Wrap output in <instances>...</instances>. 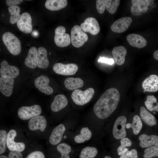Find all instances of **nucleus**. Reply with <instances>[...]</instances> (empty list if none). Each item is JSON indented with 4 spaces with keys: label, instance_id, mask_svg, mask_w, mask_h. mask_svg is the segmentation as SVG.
<instances>
[{
    "label": "nucleus",
    "instance_id": "43",
    "mask_svg": "<svg viewBox=\"0 0 158 158\" xmlns=\"http://www.w3.org/2000/svg\"><path fill=\"white\" fill-rule=\"evenodd\" d=\"M23 1L22 0H6V5L10 6L20 4Z\"/></svg>",
    "mask_w": 158,
    "mask_h": 158
},
{
    "label": "nucleus",
    "instance_id": "10",
    "mask_svg": "<svg viewBox=\"0 0 158 158\" xmlns=\"http://www.w3.org/2000/svg\"><path fill=\"white\" fill-rule=\"evenodd\" d=\"M17 25L19 30L25 34H29L32 32V26L31 16L28 13H23L21 15Z\"/></svg>",
    "mask_w": 158,
    "mask_h": 158
},
{
    "label": "nucleus",
    "instance_id": "32",
    "mask_svg": "<svg viewBox=\"0 0 158 158\" xmlns=\"http://www.w3.org/2000/svg\"><path fill=\"white\" fill-rule=\"evenodd\" d=\"M145 104L147 109L150 111H155L158 112V103L156 98L154 95H148L145 102Z\"/></svg>",
    "mask_w": 158,
    "mask_h": 158
},
{
    "label": "nucleus",
    "instance_id": "25",
    "mask_svg": "<svg viewBox=\"0 0 158 158\" xmlns=\"http://www.w3.org/2000/svg\"><path fill=\"white\" fill-rule=\"evenodd\" d=\"M65 86L70 90H75L82 87L84 85L83 80L79 78L68 77L64 81Z\"/></svg>",
    "mask_w": 158,
    "mask_h": 158
},
{
    "label": "nucleus",
    "instance_id": "17",
    "mask_svg": "<svg viewBox=\"0 0 158 158\" xmlns=\"http://www.w3.org/2000/svg\"><path fill=\"white\" fill-rule=\"evenodd\" d=\"M144 92H155L158 90V76L154 74L150 75L142 83Z\"/></svg>",
    "mask_w": 158,
    "mask_h": 158
},
{
    "label": "nucleus",
    "instance_id": "18",
    "mask_svg": "<svg viewBox=\"0 0 158 158\" xmlns=\"http://www.w3.org/2000/svg\"><path fill=\"white\" fill-rule=\"evenodd\" d=\"M66 130L65 126L60 124L56 126L52 131L49 138V141L51 144L56 145L61 141L63 135Z\"/></svg>",
    "mask_w": 158,
    "mask_h": 158
},
{
    "label": "nucleus",
    "instance_id": "11",
    "mask_svg": "<svg viewBox=\"0 0 158 158\" xmlns=\"http://www.w3.org/2000/svg\"><path fill=\"white\" fill-rule=\"evenodd\" d=\"M49 79L47 76L42 75L37 77L35 80V87L40 92L47 95L51 94L53 90L49 85Z\"/></svg>",
    "mask_w": 158,
    "mask_h": 158
},
{
    "label": "nucleus",
    "instance_id": "13",
    "mask_svg": "<svg viewBox=\"0 0 158 158\" xmlns=\"http://www.w3.org/2000/svg\"><path fill=\"white\" fill-rule=\"evenodd\" d=\"M19 73V70L17 67L9 65L6 61L4 60L1 63V76L15 78L18 76Z\"/></svg>",
    "mask_w": 158,
    "mask_h": 158
},
{
    "label": "nucleus",
    "instance_id": "1",
    "mask_svg": "<svg viewBox=\"0 0 158 158\" xmlns=\"http://www.w3.org/2000/svg\"><path fill=\"white\" fill-rule=\"evenodd\" d=\"M120 97L118 91L110 88L101 95L95 104L93 110L96 116L101 119L109 117L115 110Z\"/></svg>",
    "mask_w": 158,
    "mask_h": 158
},
{
    "label": "nucleus",
    "instance_id": "34",
    "mask_svg": "<svg viewBox=\"0 0 158 158\" xmlns=\"http://www.w3.org/2000/svg\"><path fill=\"white\" fill-rule=\"evenodd\" d=\"M154 0H132V5H136L138 6L142 13L146 12L148 9L147 6L153 3Z\"/></svg>",
    "mask_w": 158,
    "mask_h": 158
},
{
    "label": "nucleus",
    "instance_id": "33",
    "mask_svg": "<svg viewBox=\"0 0 158 158\" xmlns=\"http://www.w3.org/2000/svg\"><path fill=\"white\" fill-rule=\"evenodd\" d=\"M57 151L61 154L60 158H70L69 154L71 150V147L66 143H61L57 147Z\"/></svg>",
    "mask_w": 158,
    "mask_h": 158
},
{
    "label": "nucleus",
    "instance_id": "51",
    "mask_svg": "<svg viewBox=\"0 0 158 158\" xmlns=\"http://www.w3.org/2000/svg\"><path fill=\"white\" fill-rule=\"evenodd\" d=\"M153 113L154 114H155V112H153Z\"/></svg>",
    "mask_w": 158,
    "mask_h": 158
},
{
    "label": "nucleus",
    "instance_id": "8",
    "mask_svg": "<svg viewBox=\"0 0 158 158\" xmlns=\"http://www.w3.org/2000/svg\"><path fill=\"white\" fill-rule=\"evenodd\" d=\"M126 118L124 116L118 117L115 121L113 129V135L116 139L125 138L126 133L125 129Z\"/></svg>",
    "mask_w": 158,
    "mask_h": 158
},
{
    "label": "nucleus",
    "instance_id": "46",
    "mask_svg": "<svg viewBox=\"0 0 158 158\" xmlns=\"http://www.w3.org/2000/svg\"><path fill=\"white\" fill-rule=\"evenodd\" d=\"M131 155L130 151H128L121 155L119 158H131Z\"/></svg>",
    "mask_w": 158,
    "mask_h": 158
},
{
    "label": "nucleus",
    "instance_id": "31",
    "mask_svg": "<svg viewBox=\"0 0 158 158\" xmlns=\"http://www.w3.org/2000/svg\"><path fill=\"white\" fill-rule=\"evenodd\" d=\"M97 153L98 150L95 147H86L81 150L79 158H94Z\"/></svg>",
    "mask_w": 158,
    "mask_h": 158
},
{
    "label": "nucleus",
    "instance_id": "45",
    "mask_svg": "<svg viewBox=\"0 0 158 158\" xmlns=\"http://www.w3.org/2000/svg\"><path fill=\"white\" fill-rule=\"evenodd\" d=\"M117 151L118 155L121 156L128 151V149L126 147L120 145L117 148Z\"/></svg>",
    "mask_w": 158,
    "mask_h": 158
},
{
    "label": "nucleus",
    "instance_id": "39",
    "mask_svg": "<svg viewBox=\"0 0 158 158\" xmlns=\"http://www.w3.org/2000/svg\"><path fill=\"white\" fill-rule=\"evenodd\" d=\"M0 158H23V155L20 152L11 151L9 153L8 157L2 155L0 156Z\"/></svg>",
    "mask_w": 158,
    "mask_h": 158
},
{
    "label": "nucleus",
    "instance_id": "21",
    "mask_svg": "<svg viewBox=\"0 0 158 158\" xmlns=\"http://www.w3.org/2000/svg\"><path fill=\"white\" fill-rule=\"evenodd\" d=\"M127 51L126 48L122 46L116 47L113 48L112 54L117 65L120 66L124 63Z\"/></svg>",
    "mask_w": 158,
    "mask_h": 158
},
{
    "label": "nucleus",
    "instance_id": "3",
    "mask_svg": "<svg viewBox=\"0 0 158 158\" xmlns=\"http://www.w3.org/2000/svg\"><path fill=\"white\" fill-rule=\"evenodd\" d=\"M95 93L94 89L89 87L84 91L80 89L74 90L71 95V98L76 104L82 106L89 102Z\"/></svg>",
    "mask_w": 158,
    "mask_h": 158
},
{
    "label": "nucleus",
    "instance_id": "44",
    "mask_svg": "<svg viewBox=\"0 0 158 158\" xmlns=\"http://www.w3.org/2000/svg\"><path fill=\"white\" fill-rule=\"evenodd\" d=\"M120 142L121 145L125 147H130L132 145L131 142L127 138H124L122 139Z\"/></svg>",
    "mask_w": 158,
    "mask_h": 158
},
{
    "label": "nucleus",
    "instance_id": "49",
    "mask_svg": "<svg viewBox=\"0 0 158 158\" xmlns=\"http://www.w3.org/2000/svg\"><path fill=\"white\" fill-rule=\"evenodd\" d=\"M38 31L36 30H34L31 33V35L32 36L36 38L38 37L39 35L36 34V33Z\"/></svg>",
    "mask_w": 158,
    "mask_h": 158
},
{
    "label": "nucleus",
    "instance_id": "16",
    "mask_svg": "<svg viewBox=\"0 0 158 158\" xmlns=\"http://www.w3.org/2000/svg\"><path fill=\"white\" fill-rule=\"evenodd\" d=\"M47 126V122L45 117L40 115L31 118L30 119L28 126L29 129L34 131L40 130L43 132Z\"/></svg>",
    "mask_w": 158,
    "mask_h": 158
},
{
    "label": "nucleus",
    "instance_id": "26",
    "mask_svg": "<svg viewBox=\"0 0 158 158\" xmlns=\"http://www.w3.org/2000/svg\"><path fill=\"white\" fill-rule=\"evenodd\" d=\"M68 1L66 0H47L45 4V7L51 11H56L66 6Z\"/></svg>",
    "mask_w": 158,
    "mask_h": 158
},
{
    "label": "nucleus",
    "instance_id": "27",
    "mask_svg": "<svg viewBox=\"0 0 158 158\" xmlns=\"http://www.w3.org/2000/svg\"><path fill=\"white\" fill-rule=\"evenodd\" d=\"M140 114L142 120L147 125L152 126L157 124V121L155 117L149 112L144 107H141Z\"/></svg>",
    "mask_w": 158,
    "mask_h": 158
},
{
    "label": "nucleus",
    "instance_id": "48",
    "mask_svg": "<svg viewBox=\"0 0 158 158\" xmlns=\"http://www.w3.org/2000/svg\"><path fill=\"white\" fill-rule=\"evenodd\" d=\"M153 56L155 59L158 60V50L154 52L153 54Z\"/></svg>",
    "mask_w": 158,
    "mask_h": 158
},
{
    "label": "nucleus",
    "instance_id": "7",
    "mask_svg": "<svg viewBox=\"0 0 158 158\" xmlns=\"http://www.w3.org/2000/svg\"><path fill=\"white\" fill-rule=\"evenodd\" d=\"M52 68L57 74L68 75L75 74L78 71V67L77 64L74 63L64 64L57 63L54 64Z\"/></svg>",
    "mask_w": 158,
    "mask_h": 158
},
{
    "label": "nucleus",
    "instance_id": "14",
    "mask_svg": "<svg viewBox=\"0 0 158 158\" xmlns=\"http://www.w3.org/2000/svg\"><path fill=\"white\" fill-rule=\"evenodd\" d=\"M132 22L130 17H124L118 19L111 25V29L113 32L121 33L126 31L129 27Z\"/></svg>",
    "mask_w": 158,
    "mask_h": 158
},
{
    "label": "nucleus",
    "instance_id": "2",
    "mask_svg": "<svg viewBox=\"0 0 158 158\" xmlns=\"http://www.w3.org/2000/svg\"><path fill=\"white\" fill-rule=\"evenodd\" d=\"M2 39L8 51L12 54L17 55L20 52L21 43L19 40L13 34L7 32L2 35Z\"/></svg>",
    "mask_w": 158,
    "mask_h": 158
},
{
    "label": "nucleus",
    "instance_id": "20",
    "mask_svg": "<svg viewBox=\"0 0 158 158\" xmlns=\"http://www.w3.org/2000/svg\"><path fill=\"white\" fill-rule=\"evenodd\" d=\"M68 104V100L65 95H58L55 96L54 100L51 104V109L53 111L57 112L64 108Z\"/></svg>",
    "mask_w": 158,
    "mask_h": 158
},
{
    "label": "nucleus",
    "instance_id": "47",
    "mask_svg": "<svg viewBox=\"0 0 158 158\" xmlns=\"http://www.w3.org/2000/svg\"><path fill=\"white\" fill-rule=\"evenodd\" d=\"M130 151L131 155V158H138L137 152L136 150L133 149Z\"/></svg>",
    "mask_w": 158,
    "mask_h": 158
},
{
    "label": "nucleus",
    "instance_id": "9",
    "mask_svg": "<svg viewBox=\"0 0 158 158\" xmlns=\"http://www.w3.org/2000/svg\"><path fill=\"white\" fill-rule=\"evenodd\" d=\"M17 135L16 131L14 129L10 130L7 135L6 144L9 150L12 152H21L25 149V144L22 142H14V139Z\"/></svg>",
    "mask_w": 158,
    "mask_h": 158
},
{
    "label": "nucleus",
    "instance_id": "28",
    "mask_svg": "<svg viewBox=\"0 0 158 158\" xmlns=\"http://www.w3.org/2000/svg\"><path fill=\"white\" fill-rule=\"evenodd\" d=\"M92 136V133L89 128L84 127L81 129L80 133L75 137L74 140L77 143H82L90 139Z\"/></svg>",
    "mask_w": 158,
    "mask_h": 158
},
{
    "label": "nucleus",
    "instance_id": "35",
    "mask_svg": "<svg viewBox=\"0 0 158 158\" xmlns=\"http://www.w3.org/2000/svg\"><path fill=\"white\" fill-rule=\"evenodd\" d=\"M120 0H106L105 8L108 12L111 14H114L116 11L119 5Z\"/></svg>",
    "mask_w": 158,
    "mask_h": 158
},
{
    "label": "nucleus",
    "instance_id": "30",
    "mask_svg": "<svg viewBox=\"0 0 158 158\" xmlns=\"http://www.w3.org/2000/svg\"><path fill=\"white\" fill-rule=\"evenodd\" d=\"M8 10L11 15L10 23L12 24L17 23L21 16L19 13L20 11V8L17 6H11L8 7Z\"/></svg>",
    "mask_w": 158,
    "mask_h": 158
},
{
    "label": "nucleus",
    "instance_id": "29",
    "mask_svg": "<svg viewBox=\"0 0 158 158\" xmlns=\"http://www.w3.org/2000/svg\"><path fill=\"white\" fill-rule=\"evenodd\" d=\"M142 127V122L140 117L137 115H135L134 116L132 123H128L126 125L127 128H131L132 129L133 132L135 135H137L139 133Z\"/></svg>",
    "mask_w": 158,
    "mask_h": 158
},
{
    "label": "nucleus",
    "instance_id": "12",
    "mask_svg": "<svg viewBox=\"0 0 158 158\" xmlns=\"http://www.w3.org/2000/svg\"><path fill=\"white\" fill-rule=\"evenodd\" d=\"M80 27L85 32H89L93 35H97L100 30L98 22L93 17L87 18L81 24Z\"/></svg>",
    "mask_w": 158,
    "mask_h": 158
},
{
    "label": "nucleus",
    "instance_id": "41",
    "mask_svg": "<svg viewBox=\"0 0 158 158\" xmlns=\"http://www.w3.org/2000/svg\"><path fill=\"white\" fill-rule=\"evenodd\" d=\"M130 9L131 13L134 16H140L142 14V13L136 5H132Z\"/></svg>",
    "mask_w": 158,
    "mask_h": 158
},
{
    "label": "nucleus",
    "instance_id": "40",
    "mask_svg": "<svg viewBox=\"0 0 158 158\" xmlns=\"http://www.w3.org/2000/svg\"><path fill=\"white\" fill-rule=\"evenodd\" d=\"M26 158H45V156L42 152L35 151L30 153Z\"/></svg>",
    "mask_w": 158,
    "mask_h": 158
},
{
    "label": "nucleus",
    "instance_id": "37",
    "mask_svg": "<svg viewBox=\"0 0 158 158\" xmlns=\"http://www.w3.org/2000/svg\"><path fill=\"white\" fill-rule=\"evenodd\" d=\"M7 132L5 130H0V154L4 153L6 150V142L7 137Z\"/></svg>",
    "mask_w": 158,
    "mask_h": 158
},
{
    "label": "nucleus",
    "instance_id": "50",
    "mask_svg": "<svg viewBox=\"0 0 158 158\" xmlns=\"http://www.w3.org/2000/svg\"><path fill=\"white\" fill-rule=\"evenodd\" d=\"M104 158H111V157H110V156H105Z\"/></svg>",
    "mask_w": 158,
    "mask_h": 158
},
{
    "label": "nucleus",
    "instance_id": "24",
    "mask_svg": "<svg viewBox=\"0 0 158 158\" xmlns=\"http://www.w3.org/2000/svg\"><path fill=\"white\" fill-rule=\"evenodd\" d=\"M37 49L35 47H31L29 50L28 55L25 59L24 63L28 67L35 68L37 66Z\"/></svg>",
    "mask_w": 158,
    "mask_h": 158
},
{
    "label": "nucleus",
    "instance_id": "23",
    "mask_svg": "<svg viewBox=\"0 0 158 158\" xmlns=\"http://www.w3.org/2000/svg\"><path fill=\"white\" fill-rule=\"evenodd\" d=\"M49 64L46 49L44 47H39L37 49V66L39 68L44 69L47 68Z\"/></svg>",
    "mask_w": 158,
    "mask_h": 158
},
{
    "label": "nucleus",
    "instance_id": "15",
    "mask_svg": "<svg viewBox=\"0 0 158 158\" xmlns=\"http://www.w3.org/2000/svg\"><path fill=\"white\" fill-rule=\"evenodd\" d=\"M14 83L13 78L1 76L0 77V91L6 97L10 96L12 93Z\"/></svg>",
    "mask_w": 158,
    "mask_h": 158
},
{
    "label": "nucleus",
    "instance_id": "4",
    "mask_svg": "<svg viewBox=\"0 0 158 158\" xmlns=\"http://www.w3.org/2000/svg\"><path fill=\"white\" fill-rule=\"evenodd\" d=\"M71 35L72 44L76 48L82 47L88 39L87 34L78 25H76L72 27Z\"/></svg>",
    "mask_w": 158,
    "mask_h": 158
},
{
    "label": "nucleus",
    "instance_id": "19",
    "mask_svg": "<svg viewBox=\"0 0 158 158\" xmlns=\"http://www.w3.org/2000/svg\"><path fill=\"white\" fill-rule=\"evenodd\" d=\"M126 39L130 45L138 48L144 47L147 43L146 40L144 37L138 34H129L127 36Z\"/></svg>",
    "mask_w": 158,
    "mask_h": 158
},
{
    "label": "nucleus",
    "instance_id": "5",
    "mask_svg": "<svg viewBox=\"0 0 158 158\" xmlns=\"http://www.w3.org/2000/svg\"><path fill=\"white\" fill-rule=\"evenodd\" d=\"M66 31L65 28L62 26H59L56 28L54 41L57 46L64 47L68 46L70 44V36L69 34L65 33Z\"/></svg>",
    "mask_w": 158,
    "mask_h": 158
},
{
    "label": "nucleus",
    "instance_id": "36",
    "mask_svg": "<svg viewBox=\"0 0 158 158\" xmlns=\"http://www.w3.org/2000/svg\"><path fill=\"white\" fill-rule=\"evenodd\" d=\"M155 157H158V145L149 147L145 150L144 158H151Z\"/></svg>",
    "mask_w": 158,
    "mask_h": 158
},
{
    "label": "nucleus",
    "instance_id": "22",
    "mask_svg": "<svg viewBox=\"0 0 158 158\" xmlns=\"http://www.w3.org/2000/svg\"><path fill=\"white\" fill-rule=\"evenodd\" d=\"M138 139L140 141V145L142 148L158 145V136L156 135L142 134L139 137Z\"/></svg>",
    "mask_w": 158,
    "mask_h": 158
},
{
    "label": "nucleus",
    "instance_id": "6",
    "mask_svg": "<svg viewBox=\"0 0 158 158\" xmlns=\"http://www.w3.org/2000/svg\"><path fill=\"white\" fill-rule=\"evenodd\" d=\"M41 107L37 104L31 106H23L18 110L19 117L23 120H27L31 118L40 115L41 113Z\"/></svg>",
    "mask_w": 158,
    "mask_h": 158
},
{
    "label": "nucleus",
    "instance_id": "38",
    "mask_svg": "<svg viewBox=\"0 0 158 158\" xmlns=\"http://www.w3.org/2000/svg\"><path fill=\"white\" fill-rule=\"evenodd\" d=\"M106 0H97L96 1V7L98 12L102 14L104 11Z\"/></svg>",
    "mask_w": 158,
    "mask_h": 158
},
{
    "label": "nucleus",
    "instance_id": "42",
    "mask_svg": "<svg viewBox=\"0 0 158 158\" xmlns=\"http://www.w3.org/2000/svg\"><path fill=\"white\" fill-rule=\"evenodd\" d=\"M98 62L104 63L109 65H112L114 63V61L113 59H108L104 57H100L98 60Z\"/></svg>",
    "mask_w": 158,
    "mask_h": 158
}]
</instances>
